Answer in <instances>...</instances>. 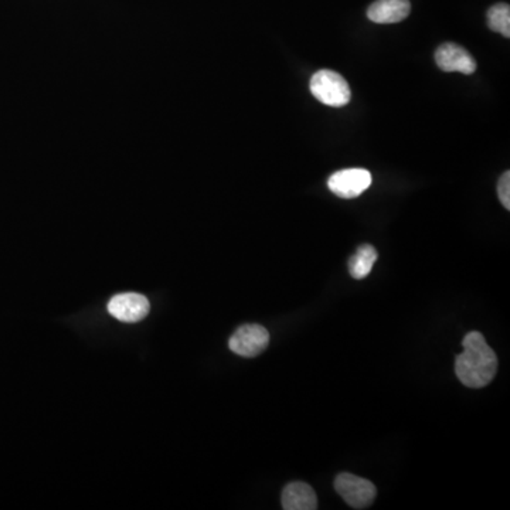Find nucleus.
I'll return each mask as SVG.
<instances>
[{
  "label": "nucleus",
  "instance_id": "obj_1",
  "mask_svg": "<svg viewBox=\"0 0 510 510\" xmlns=\"http://www.w3.org/2000/svg\"><path fill=\"white\" fill-rule=\"evenodd\" d=\"M463 347V355L456 360V377L466 388H485L497 374V353L480 332L468 333L464 338Z\"/></svg>",
  "mask_w": 510,
  "mask_h": 510
},
{
  "label": "nucleus",
  "instance_id": "obj_2",
  "mask_svg": "<svg viewBox=\"0 0 510 510\" xmlns=\"http://www.w3.org/2000/svg\"><path fill=\"white\" fill-rule=\"evenodd\" d=\"M309 88L316 100L325 105L335 106V108L347 105L352 98L347 79H343L339 72L332 71V70L316 71L309 82Z\"/></svg>",
  "mask_w": 510,
  "mask_h": 510
},
{
  "label": "nucleus",
  "instance_id": "obj_3",
  "mask_svg": "<svg viewBox=\"0 0 510 510\" xmlns=\"http://www.w3.org/2000/svg\"><path fill=\"white\" fill-rule=\"evenodd\" d=\"M335 489L353 509L372 506L377 495L373 483L352 473H340L335 480Z\"/></svg>",
  "mask_w": 510,
  "mask_h": 510
},
{
  "label": "nucleus",
  "instance_id": "obj_4",
  "mask_svg": "<svg viewBox=\"0 0 510 510\" xmlns=\"http://www.w3.org/2000/svg\"><path fill=\"white\" fill-rule=\"evenodd\" d=\"M270 343V333L257 323L243 325L230 338L229 347L241 357H255L264 352Z\"/></svg>",
  "mask_w": 510,
  "mask_h": 510
},
{
  "label": "nucleus",
  "instance_id": "obj_5",
  "mask_svg": "<svg viewBox=\"0 0 510 510\" xmlns=\"http://www.w3.org/2000/svg\"><path fill=\"white\" fill-rule=\"evenodd\" d=\"M370 185H372L370 171L359 168L336 171L328 180L329 190L342 199H355L366 192Z\"/></svg>",
  "mask_w": 510,
  "mask_h": 510
},
{
  "label": "nucleus",
  "instance_id": "obj_6",
  "mask_svg": "<svg viewBox=\"0 0 510 510\" xmlns=\"http://www.w3.org/2000/svg\"><path fill=\"white\" fill-rule=\"evenodd\" d=\"M151 311L146 297L135 292H127L113 297L108 304V312L123 323L141 322Z\"/></svg>",
  "mask_w": 510,
  "mask_h": 510
},
{
  "label": "nucleus",
  "instance_id": "obj_7",
  "mask_svg": "<svg viewBox=\"0 0 510 510\" xmlns=\"http://www.w3.org/2000/svg\"><path fill=\"white\" fill-rule=\"evenodd\" d=\"M435 63L442 71L463 72L466 76H471L476 70L472 55L456 43L439 46L435 52Z\"/></svg>",
  "mask_w": 510,
  "mask_h": 510
},
{
  "label": "nucleus",
  "instance_id": "obj_8",
  "mask_svg": "<svg viewBox=\"0 0 510 510\" xmlns=\"http://www.w3.org/2000/svg\"><path fill=\"white\" fill-rule=\"evenodd\" d=\"M410 12V0H376L367 9V18L379 24L398 23L407 19Z\"/></svg>",
  "mask_w": 510,
  "mask_h": 510
},
{
  "label": "nucleus",
  "instance_id": "obj_9",
  "mask_svg": "<svg viewBox=\"0 0 510 510\" xmlns=\"http://www.w3.org/2000/svg\"><path fill=\"white\" fill-rule=\"evenodd\" d=\"M281 504L285 510H315L318 497L308 483L292 482L282 490Z\"/></svg>",
  "mask_w": 510,
  "mask_h": 510
},
{
  "label": "nucleus",
  "instance_id": "obj_10",
  "mask_svg": "<svg viewBox=\"0 0 510 510\" xmlns=\"http://www.w3.org/2000/svg\"><path fill=\"white\" fill-rule=\"evenodd\" d=\"M379 254L370 244H364L357 248L349 260V272L355 280H364L373 270Z\"/></svg>",
  "mask_w": 510,
  "mask_h": 510
},
{
  "label": "nucleus",
  "instance_id": "obj_11",
  "mask_svg": "<svg viewBox=\"0 0 510 510\" xmlns=\"http://www.w3.org/2000/svg\"><path fill=\"white\" fill-rule=\"evenodd\" d=\"M488 26L505 38H510V7L507 4H497L488 11Z\"/></svg>",
  "mask_w": 510,
  "mask_h": 510
},
{
  "label": "nucleus",
  "instance_id": "obj_12",
  "mask_svg": "<svg viewBox=\"0 0 510 510\" xmlns=\"http://www.w3.org/2000/svg\"><path fill=\"white\" fill-rule=\"evenodd\" d=\"M497 195L505 209L510 210V171H505L497 183Z\"/></svg>",
  "mask_w": 510,
  "mask_h": 510
}]
</instances>
